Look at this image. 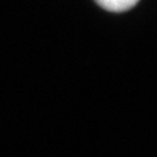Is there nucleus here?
Listing matches in <instances>:
<instances>
[{
    "mask_svg": "<svg viewBox=\"0 0 157 157\" xmlns=\"http://www.w3.org/2000/svg\"><path fill=\"white\" fill-rule=\"evenodd\" d=\"M96 3L106 11L124 12L135 7L139 3V0H96Z\"/></svg>",
    "mask_w": 157,
    "mask_h": 157,
    "instance_id": "nucleus-1",
    "label": "nucleus"
}]
</instances>
